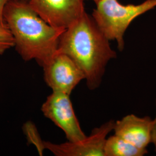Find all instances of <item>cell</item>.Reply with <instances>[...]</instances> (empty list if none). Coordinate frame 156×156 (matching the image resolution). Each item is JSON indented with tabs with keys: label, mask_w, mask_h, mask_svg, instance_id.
Segmentation results:
<instances>
[{
	"label": "cell",
	"mask_w": 156,
	"mask_h": 156,
	"mask_svg": "<svg viewBox=\"0 0 156 156\" xmlns=\"http://www.w3.org/2000/svg\"><path fill=\"white\" fill-rule=\"evenodd\" d=\"M109 41L85 12L62 34L57 51L76 62L83 73L88 89L94 90L100 86L109 62L117 57Z\"/></svg>",
	"instance_id": "obj_1"
},
{
	"label": "cell",
	"mask_w": 156,
	"mask_h": 156,
	"mask_svg": "<svg viewBox=\"0 0 156 156\" xmlns=\"http://www.w3.org/2000/svg\"><path fill=\"white\" fill-rule=\"evenodd\" d=\"M3 17L13 37L16 50L25 62L35 60L42 67L56 54L66 29L45 22L28 1L9 0L4 6Z\"/></svg>",
	"instance_id": "obj_2"
},
{
	"label": "cell",
	"mask_w": 156,
	"mask_h": 156,
	"mask_svg": "<svg viewBox=\"0 0 156 156\" xmlns=\"http://www.w3.org/2000/svg\"><path fill=\"white\" fill-rule=\"evenodd\" d=\"M91 16L109 41H115L119 50L125 48L124 35L138 17L156 7V0H145L138 4H122L118 0H99Z\"/></svg>",
	"instance_id": "obj_3"
},
{
	"label": "cell",
	"mask_w": 156,
	"mask_h": 156,
	"mask_svg": "<svg viewBox=\"0 0 156 156\" xmlns=\"http://www.w3.org/2000/svg\"><path fill=\"white\" fill-rule=\"evenodd\" d=\"M115 122L112 120L106 122L80 141L55 144L41 140L36 148L41 154L47 149L57 156H104L107 136L113 131Z\"/></svg>",
	"instance_id": "obj_4"
},
{
	"label": "cell",
	"mask_w": 156,
	"mask_h": 156,
	"mask_svg": "<svg viewBox=\"0 0 156 156\" xmlns=\"http://www.w3.org/2000/svg\"><path fill=\"white\" fill-rule=\"evenodd\" d=\"M41 111L64 131L68 141L75 142L86 138L75 114L69 95L53 91L42 104Z\"/></svg>",
	"instance_id": "obj_5"
},
{
	"label": "cell",
	"mask_w": 156,
	"mask_h": 156,
	"mask_svg": "<svg viewBox=\"0 0 156 156\" xmlns=\"http://www.w3.org/2000/svg\"><path fill=\"white\" fill-rule=\"evenodd\" d=\"M42 67L45 82L53 91L71 94L84 75L76 62L66 55L58 51Z\"/></svg>",
	"instance_id": "obj_6"
},
{
	"label": "cell",
	"mask_w": 156,
	"mask_h": 156,
	"mask_svg": "<svg viewBox=\"0 0 156 156\" xmlns=\"http://www.w3.org/2000/svg\"><path fill=\"white\" fill-rule=\"evenodd\" d=\"M84 0H29L30 8L50 26L66 29L85 12Z\"/></svg>",
	"instance_id": "obj_7"
},
{
	"label": "cell",
	"mask_w": 156,
	"mask_h": 156,
	"mask_svg": "<svg viewBox=\"0 0 156 156\" xmlns=\"http://www.w3.org/2000/svg\"><path fill=\"white\" fill-rule=\"evenodd\" d=\"M153 119L146 116L140 117L134 114L125 116L115 122V135L141 149H147L151 143Z\"/></svg>",
	"instance_id": "obj_8"
},
{
	"label": "cell",
	"mask_w": 156,
	"mask_h": 156,
	"mask_svg": "<svg viewBox=\"0 0 156 156\" xmlns=\"http://www.w3.org/2000/svg\"><path fill=\"white\" fill-rule=\"evenodd\" d=\"M147 153V149L138 147L115 134L107 138L104 147V156H144Z\"/></svg>",
	"instance_id": "obj_9"
},
{
	"label": "cell",
	"mask_w": 156,
	"mask_h": 156,
	"mask_svg": "<svg viewBox=\"0 0 156 156\" xmlns=\"http://www.w3.org/2000/svg\"><path fill=\"white\" fill-rule=\"evenodd\" d=\"M14 46V38L8 26L5 23H0V56Z\"/></svg>",
	"instance_id": "obj_10"
},
{
	"label": "cell",
	"mask_w": 156,
	"mask_h": 156,
	"mask_svg": "<svg viewBox=\"0 0 156 156\" xmlns=\"http://www.w3.org/2000/svg\"><path fill=\"white\" fill-rule=\"evenodd\" d=\"M153 128L152 131V140L151 144H153L154 146V149L156 151V115L154 119H153Z\"/></svg>",
	"instance_id": "obj_11"
},
{
	"label": "cell",
	"mask_w": 156,
	"mask_h": 156,
	"mask_svg": "<svg viewBox=\"0 0 156 156\" xmlns=\"http://www.w3.org/2000/svg\"><path fill=\"white\" fill-rule=\"evenodd\" d=\"M9 0H0V23H5L3 17V11L6 2Z\"/></svg>",
	"instance_id": "obj_12"
},
{
	"label": "cell",
	"mask_w": 156,
	"mask_h": 156,
	"mask_svg": "<svg viewBox=\"0 0 156 156\" xmlns=\"http://www.w3.org/2000/svg\"><path fill=\"white\" fill-rule=\"evenodd\" d=\"M91 1H93L95 3H96L97 2H98L99 0H91Z\"/></svg>",
	"instance_id": "obj_13"
},
{
	"label": "cell",
	"mask_w": 156,
	"mask_h": 156,
	"mask_svg": "<svg viewBox=\"0 0 156 156\" xmlns=\"http://www.w3.org/2000/svg\"><path fill=\"white\" fill-rule=\"evenodd\" d=\"M24 1H28L29 0H24Z\"/></svg>",
	"instance_id": "obj_14"
}]
</instances>
